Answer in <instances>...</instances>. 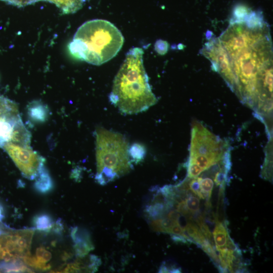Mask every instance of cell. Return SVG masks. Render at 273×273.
I'll return each instance as SVG.
<instances>
[{"label":"cell","mask_w":273,"mask_h":273,"mask_svg":"<svg viewBox=\"0 0 273 273\" xmlns=\"http://www.w3.org/2000/svg\"><path fill=\"white\" fill-rule=\"evenodd\" d=\"M231 22L218 37L232 76L231 89L257 116L272 108V51L268 26L259 13H247Z\"/></svg>","instance_id":"1"},{"label":"cell","mask_w":273,"mask_h":273,"mask_svg":"<svg viewBox=\"0 0 273 273\" xmlns=\"http://www.w3.org/2000/svg\"><path fill=\"white\" fill-rule=\"evenodd\" d=\"M143 55L140 48L130 49L113 80L109 99L124 114L146 111L157 102L144 66Z\"/></svg>","instance_id":"2"},{"label":"cell","mask_w":273,"mask_h":273,"mask_svg":"<svg viewBox=\"0 0 273 273\" xmlns=\"http://www.w3.org/2000/svg\"><path fill=\"white\" fill-rule=\"evenodd\" d=\"M124 43L120 31L110 22L94 19L77 30L68 48L75 58L101 65L113 58Z\"/></svg>","instance_id":"3"},{"label":"cell","mask_w":273,"mask_h":273,"mask_svg":"<svg viewBox=\"0 0 273 273\" xmlns=\"http://www.w3.org/2000/svg\"><path fill=\"white\" fill-rule=\"evenodd\" d=\"M97 173L101 185L128 173L132 169L128 155L129 144L122 134L98 127L95 132Z\"/></svg>","instance_id":"4"},{"label":"cell","mask_w":273,"mask_h":273,"mask_svg":"<svg viewBox=\"0 0 273 273\" xmlns=\"http://www.w3.org/2000/svg\"><path fill=\"white\" fill-rule=\"evenodd\" d=\"M3 148L9 155L25 177L35 179L45 160L30 146H23L12 143L4 145Z\"/></svg>","instance_id":"5"},{"label":"cell","mask_w":273,"mask_h":273,"mask_svg":"<svg viewBox=\"0 0 273 273\" xmlns=\"http://www.w3.org/2000/svg\"><path fill=\"white\" fill-rule=\"evenodd\" d=\"M33 234L34 230L32 229H26L10 234H5L6 237L14 244L15 254L18 259H22L30 254V248Z\"/></svg>","instance_id":"6"},{"label":"cell","mask_w":273,"mask_h":273,"mask_svg":"<svg viewBox=\"0 0 273 273\" xmlns=\"http://www.w3.org/2000/svg\"><path fill=\"white\" fill-rule=\"evenodd\" d=\"M71 237L77 257H84L94 249L90 234L86 230L77 226L74 227L71 231Z\"/></svg>","instance_id":"7"},{"label":"cell","mask_w":273,"mask_h":273,"mask_svg":"<svg viewBox=\"0 0 273 273\" xmlns=\"http://www.w3.org/2000/svg\"><path fill=\"white\" fill-rule=\"evenodd\" d=\"M51 258L52 254L49 251L44 247H39L36 249L34 256L30 254L24 257L22 259L30 266L41 270H47L51 267L50 265L47 263Z\"/></svg>","instance_id":"8"},{"label":"cell","mask_w":273,"mask_h":273,"mask_svg":"<svg viewBox=\"0 0 273 273\" xmlns=\"http://www.w3.org/2000/svg\"><path fill=\"white\" fill-rule=\"evenodd\" d=\"M101 259L97 256L90 255L87 259H80L74 263L69 264L64 269V272H95L101 264Z\"/></svg>","instance_id":"9"},{"label":"cell","mask_w":273,"mask_h":273,"mask_svg":"<svg viewBox=\"0 0 273 273\" xmlns=\"http://www.w3.org/2000/svg\"><path fill=\"white\" fill-rule=\"evenodd\" d=\"M27 113L31 120L37 123L46 121L49 110L47 105L39 101L32 102L28 106Z\"/></svg>","instance_id":"10"},{"label":"cell","mask_w":273,"mask_h":273,"mask_svg":"<svg viewBox=\"0 0 273 273\" xmlns=\"http://www.w3.org/2000/svg\"><path fill=\"white\" fill-rule=\"evenodd\" d=\"M35 179L34 189L39 193H48L54 187L53 180L44 165L39 170L38 175Z\"/></svg>","instance_id":"11"},{"label":"cell","mask_w":273,"mask_h":273,"mask_svg":"<svg viewBox=\"0 0 273 273\" xmlns=\"http://www.w3.org/2000/svg\"><path fill=\"white\" fill-rule=\"evenodd\" d=\"M213 236L216 248L218 251L226 247L230 237L225 226L217 219L213 232Z\"/></svg>","instance_id":"12"},{"label":"cell","mask_w":273,"mask_h":273,"mask_svg":"<svg viewBox=\"0 0 273 273\" xmlns=\"http://www.w3.org/2000/svg\"><path fill=\"white\" fill-rule=\"evenodd\" d=\"M184 232L189 240L192 242V240L195 242L202 246L208 240L203 235L199 226L190 220L187 223L186 226L183 228Z\"/></svg>","instance_id":"13"},{"label":"cell","mask_w":273,"mask_h":273,"mask_svg":"<svg viewBox=\"0 0 273 273\" xmlns=\"http://www.w3.org/2000/svg\"><path fill=\"white\" fill-rule=\"evenodd\" d=\"M47 1L54 3L62 11L63 14L76 12L83 6L86 0H38Z\"/></svg>","instance_id":"14"},{"label":"cell","mask_w":273,"mask_h":273,"mask_svg":"<svg viewBox=\"0 0 273 273\" xmlns=\"http://www.w3.org/2000/svg\"><path fill=\"white\" fill-rule=\"evenodd\" d=\"M0 272H31V270L25 266L19 259L10 261V262L4 261L0 263Z\"/></svg>","instance_id":"15"},{"label":"cell","mask_w":273,"mask_h":273,"mask_svg":"<svg viewBox=\"0 0 273 273\" xmlns=\"http://www.w3.org/2000/svg\"><path fill=\"white\" fill-rule=\"evenodd\" d=\"M33 224L37 230L43 232H49L55 226L52 218L47 214L35 216L33 219Z\"/></svg>","instance_id":"16"},{"label":"cell","mask_w":273,"mask_h":273,"mask_svg":"<svg viewBox=\"0 0 273 273\" xmlns=\"http://www.w3.org/2000/svg\"><path fill=\"white\" fill-rule=\"evenodd\" d=\"M146 154V149L144 145L135 143L129 146L128 155L130 160L135 163L143 161Z\"/></svg>","instance_id":"17"},{"label":"cell","mask_w":273,"mask_h":273,"mask_svg":"<svg viewBox=\"0 0 273 273\" xmlns=\"http://www.w3.org/2000/svg\"><path fill=\"white\" fill-rule=\"evenodd\" d=\"M186 206L191 214L197 212L199 210L200 202L199 198L196 196L190 195L185 199Z\"/></svg>","instance_id":"18"},{"label":"cell","mask_w":273,"mask_h":273,"mask_svg":"<svg viewBox=\"0 0 273 273\" xmlns=\"http://www.w3.org/2000/svg\"><path fill=\"white\" fill-rule=\"evenodd\" d=\"M201 246L203 250L210 256L215 264L220 266L219 257L216 254L214 248L211 245L210 242L207 240Z\"/></svg>","instance_id":"19"},{"label":"cell","mask_w":273,"mask_h":273,"mask_svg":"<svg viewBox=\"0 0 273 273\" xmlns=\"http://www.w3.org/2000/svg\"><path fill=\"white\" fill-rule=\"evenodd\" d=\"M180 269L177 267L173 266L166 265L162 264L160 267L159 272H180Z\"/></svg>","instance_id":"20"},{"label":"cell","mask_w":273,"mask_h":273,"mask_svg":"<svg viewBox=\"0 0 273 273\" xmlns=\"http://www.w3.org/2000/svg\"><path fill=\"white\" fill-rule=\"evenodd\" d=\"M4 218V215L3 213V209L2 206L0 204V221H2Z\"/></svg>","instance_id":"21"},{"label":"cell","mask_w":273,"mask_h":273,"mask_svg":"<svg viewBox=\"0 0 273 273\" xmlns=\"http://www.w3.org/2000/svg\"><path fill=\"white\" fill-rule=\"evenodd\" d=\"M2 244H1V242H0V251H1V250H2Z\"/></svg>","instance_id":"22"}]
</instances>
